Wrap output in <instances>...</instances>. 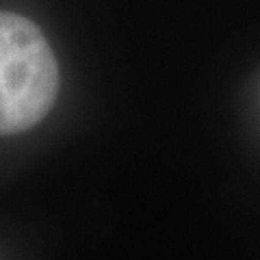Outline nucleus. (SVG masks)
Listing matches in <instances>:
<instances>
[{
  "instance_id": "1",
  "label": "nucleus",
  "mask_w": 260,
  "mask_h": 260,
  "mask_svg": "<svg viewBox=\"0 0 260 260\" xmlns=\"http://www.w3.org/2000/svg\"><path fill=\"white\" fill-rule=\"evenodd\" d=\"M59 93V65L35 22L0 11V135L37 126Z\"/></svg>"
}]
</instances>
